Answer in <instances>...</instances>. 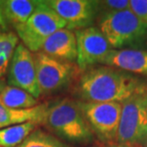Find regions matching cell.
Returning <instances> with one entry per match:
<instances>
[{"instance_id": "cell-1", "label": "cell", "mask_w": 147, "mask_h": 147, "mask_svg": "<svg viewBox=\"0 0 147 147\" xmlns=\"http://www.w3.org/2000/svg\"><path fill=\"white\" fill-rule=\"evenodd\" d=\"M76 92L83 102L122 104L132 96L147 92V78L111 66H94L82 73Z\"/></svg>"}, {"instance_id": "cell-2", "label": "cell", "mask_w": 147, "mask_h": 147, "mask_svg": "<svg viewBox=\"0 0 147 147\" xmlns=\"http://www.w3.org/2000/svg\"><path fill=\"white\" fill-rule=\"evenodd\" d=\"M44 125L57 136L71 142L88 143L95 136L85 119L79 100L68 98L50 105Z\"/></svg>"}, {"instance_id": "cell-3", "label": "cell", "mask_w": 147, "mask_h": 147, "mask_svg": "<svg viewBox=\"0 0 147 147\" xmlns=\"http://www.w3.org/2000/svg\"><path fill=\"white\" fill-rule=\"evenodd\" d=\"M99 30L112 49H140L147 46V24L130 9L104 14Z\"/></svg>"}, {"instance_id": "cell-4", "label": "cell", "mask_w": 147, "mask_h": 147, "mask_svg": "<svg viewBox=\"0 0 147 147\" xmlns=\"http://www.w3.org/2000/svg\"><path fill=\"white\" fill-rule=\"evenodd\" d=\"M66 27V22L47 5L37 1V7L24 24L16 28L17 36L30 52L38 53L45 41L58 30Z\"/></svg>"}, {"instance_id": "cell-5", "label": "cell", "mask_w": 147, "mask_h": 147, "mask_svg": "<svg viewBox=\"0 0 147 147\" xmlns=\"http://www.w3.org/2000/svg\"><path fill=\"white\" fill-rule=\"evenodd\" d=\"M147 139V92L139 94L122 103L117 142L139 145Z\"/></svg>"}, {"instance_id": "cell-6", "label": "cell", "mask_w": 147, "mask_h": 147, "mask_svg": "<svg viewBox=\"0 0 147 147\" xmlns=\"http://www.w3.org/2000/svg\"><path fill=\"white\" fill-rule=\"evenodd\" d=\"M34 55L41 95H50L66 88L78 72V67L73 63L58 60L42 52Z\"/></svg>"}, {"instance_id": "cell-7", "label": "cell", "mask_w": 147, "mask_h": 147, "mask_svg": "<svg viewBox=\"0 0 147 147\" xmlns=\"http://www.w3.org/2000/svg\"><path fill=\"white\" fill-rule=\"evenodd\" d=\"M94 135L103 143L117 140L122 104L117 102H83L79 100Z\"/></svg>"}, {"instance_id": "cell-8", "label": "cell", "mask_w": 147, "mask_h": 147, "mask_svg": "<svg viewBox=\"0 0 147 147\" xmlns=\"http://www.w3.org/2000/svg\"><path fill=\"white\" fill-rule=\"evenodd\" d=\"M78 57L76 65L80 71L101 64L112 50L108 40L99 28L89 27L76 31Z\"/></svg>"}, {"instance_id": "cell-9", "label": "cell", "mask_w": 147, "mask_h": 147, "mask_svg": "<svg viewBox=\"0 0 147 147\" xmlns=\"http://www.w3.org/2000/svg\"><path fill=\"white\" fill-rule=\"evenodd\" d=\"M8 83L26 91L34 98L41 96L38 87L34 55L23 44H18L8 70Z\"/></svg>"}, {"instance_id": "cell-10", "label": "cell", "mask_w": 147, "mask_h": 147, "mask_svg": "<svg viewBox=\"0 0 147 147\" xmlns=\"http://www.w3.org/2000/svg\"><path fill=\"white\" fill-rule=\"evenodd\" d=\"M47 5L64 21L69 30L92 27L99 14V1L92 0H48Z\"/></svg>"}, {"instance_id": "cell-11", "label": "cell", "mask_w": 147, "mask_h": 147, "mask_svg": "<svg viewBox=\"0 0 147 147\" xmlns=\"http://www.w3.org/2000/svg\"><path fill=\"white\" fill-rule=\"evenodd\" d=\"M100 65L111 66L147 78V50L112 49Z\"/></svg>"}, {"instance_id": "cell-12", "label": "cell", "mask_w": 147, "mask_h": 147, "mask_svg": "<svg viewBox=\"0 0 147 147\" xmlns=\"http://www.w3.org/2000/svg\"><path fill=\"white\" fill-rule=\"evenodd\" d=\"M42 53L58 60L72 63L76 61L78 46L76 34L67 28L53 34L42 46Z\"/></svg>"}, {"instance_id": "cell-13", "label": "cell", "mask_w": 147, "mask_h": 147, "mask_svg": "<svg viewBox=\"0 0 147 147\" xmlns=\"http://www.w3.org/2000/svg\"><path fill=\"white\" fill-rule=\"evenodd\" d=\"M49 107V103H41L29 109H11L0 105V124L3 127L28 121L44 124Z\"/></svg>"}, {"instance_id": "cell-14", "label": "cell", "mask_w": 147, "mask_h": 147, "mask_svg": "<svg viewBox=\"0 0 147 147\" xmlns=\"http://www.w3.org/2000/svg\"><path fill=\"white\" fill-rule=\"evenodd\" d=\"M37 7V0H5L2 8L9 26H20L30 18Z\"/></svg>"}, {"instance_id": "cell-15", "label": "cell", "mask_w": 147, "mask_h": 147, "mask_svg": "<svg viewBox=\"0 0 147 147\" xmlns=\"http://www.w3.org/2000/svg\"><path fill=\"white\" fill-rule=\"evenodd\" d=\"M0 105L11 109H29L38 105V101L26 91L7 85L0 92Z\"/></svg>"}, {"instance_id": "cell-16", "label": "cell", "mask_w": 147, "mask_h": 147, "mask_svg": "<svg viewBox=\"0 0 147 147\" xmlns=\"http://www.w3.org/2000/svg\"><path fill=\"white\" fill-rule=\"evenodd\" d=\"M37 122L28 121L0 129V147H17L36 130Z\"/></svg>"}, {"instance_id": "cell-17", "label": "cell", "mask_w": 147, "mask_h": 147, "mask_svg": "<svg viewBox=\"0 0 147 147\" xmlns=\"http://www.w3.org/2000/svg\"><path fill=\"white\" fill-rule=\"evenodd\" d=\"M18 36L13 32H0V78L8 72L16 48L18 45Z\"/></svg>"}, {"instance_id": "cell-18", "label": "cell", "mask_w": 147, "mask_h": 147, "mask_svg": "<svg viewBox=\"0 0 147 147\" xmlns=\"http://www.w3.org/2000/svg\"><path fill=\"white\" fill-rule=\"evenodd\" d=\"M17 147H70L57 137L41 129L34 130Z\"/></svg>"}, {"instance_id": "cell-19", "label": "cell", "mask_w": 147, "mask_h": 147, "mask_svg": "<svg viewBox=\"0 0 147 147\" xmlns=\"http://www.w3.org/2000/svg\"><path fill=\"white\" fill-rule=\"evenodd\" d=\"M130 9V1L128 0H106L99 1V13L104 11V14Z\"/></svg>"}, {"instance_id": "cell-20", "label": "cell", "mask_w": 147, "mask_h": 147, "mask_svg": "<svg viewBox=\"0 0 147 147\" xmlns=\"http://www.w3.org/2000/svg\"><path fill=\"white\" fill-rule=\"evenodd\" d=\"M130 10L147 24V0H131Z\"/></svg>"}, {"instance_id": "cell-21", "label": "cell", "mask_w": 147, "mask_h": 147, "mask_svg": "<svg viewBox=\"0 0 147 147\" xmlns=\"http://www.w3.org/2000/svg\"><path fill=\"white\" fill-rule=\"evenodd\" d=\"M0 32L2 33H7L9 31V24L7 20L5 18L4 13H3V8H2V1H0Z\"/></svg>"}, {"instance_id": "cell-22", "label": "cell", "mask_w": 147, "mask_h": 147, "mask_svg": "<svg viewBox=\"0 0 147 147\" xmlns=\"http://www.w3.org/2000/svg\"><path fill=\"white\" fill-rule=\"evenodd\" d=\"M110 147H137V145H130V144H121V143H119V144L116 145H112Z\"/></svg>"}, {"instance_id": "cell-23", "label": "cell", "mask_w": 147, "mask_h": 147, "mask_svg": "<svg viewBox=\"0 0 147 147\" xmlns=\"http://www.w3.org/2000/svg\"><path fill=\"white\" fill-rule=\"evenodd\" d=\"M6 86H7V84L5 83L4 80H3L2 78H0V92H1V91L4 89Z\"/></svg>"}, {"instance_id": "cell-24", "label": "cell", "mask_w": 147, "mask_h": 147, "mask_svg": "<svg viewBox=\"0 0 147 147\" xmlns=\"http://www.w3.org/2000/svg\"><path fill=\"white\" fill-rule=\"evenodd\" d=\"M90 147H110V146H107V145H105V144H102V143H96V144H94V145L90 146Z\"/></svg>"}, {"instance_id": "cell-25", "label": "cell", "mask_w": 147, "mask_h": 147, "mask_svg": "<svg viewBox=\"0 0 147 147\" xmlns=\"http://www.w3.org/2000/svg\"><path fill=\"white\" fill-rule=\"evenodd\" d=\"M143 147H147V139H146L145 142H143Z\"/></svg>"}, {"instance_id": "cell-26", "label": "cell", "mask_w": 147, "mask_h": 147, "mask_svg": "<svg viewBox=\"0 0 147 147\" xmlns=\"http://www.w3.org/2000/svg\"><path fill=\"white\" fill-rule=\"evenodd\" d=\"M2 128H4V127H3V126H2L1 124H0V129H2Z\"/></svg>"}]
</instances>
